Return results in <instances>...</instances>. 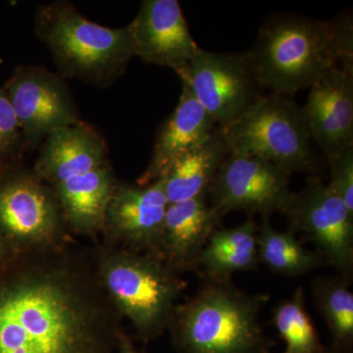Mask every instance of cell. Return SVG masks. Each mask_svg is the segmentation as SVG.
<instances>
[{
	"label": "cell",
	"instance_id": "1",
	"mask_svg": "<svg viewBox=\"0 0 353 353\" xmlns=\"http://www.w3.org/2000/svg\"><path fill=\"white\" fill-rule=\"evenodd\" d=\"M57 243L0 282V353H119L123 318L97 267Z\"/></svg>",
	"mask_w": 353,
	"mask_h": 353
},
{
	"label": "cell",
	"instance_id": "2",
	"mask_svg": "<svg viewBox=\"0 0 353 353\" xmlns=\"http://www.w3.org/2000/svg\"><path fill=\"white\" fill-rule=\"evenodd\" d=\"M350 17L330 21L283 14L262 26L245 52L253 78L271 94L310 88L336 66L353 72V29Z\"/></svg>",
	"mask_w": 353,
	"mask_h": 353
},
{
	"label": "cell",
	"instance_id": "3",
	"mask_svg": "<svg viewBox=\"0 0 353 353\" xmlns=\"http://www.w3.org/2000/svg\"><path fill=\"white\" fill-rule=\"evenodd\" d=\"M269 299L232 281L202 279L196 294L176 306L167 329L179 353H268L260 314Z\"/></svg>",
	"mask_w": 353,
	"mask_h": 353
},
{
	"label": "cell",
	"instance_id": "4",
	"mask_svg": "<svg viewBox=\"0 0 353 353\" xmlns=\"http://www.w3.org/2000/svg\"><path fill=\"white\" fill-rule=\"evenodd\" d=\"M36 29L65 76L97 87L115 82L134 57L129 26L97 24L67 2L41 6Z\"/></svg>",
	"mask_w": 353,
	"mask_h": 353
},
{
	"label": "cell",
	"instance_id": "5",
	"mask_svg": "<svg viewBox=\"0 0 353 353\" xmlns=\"http://www.w3.org/2000/svg\"><path fill=\"white\" fill-rule=\"evenodd\" d=\"M97 275L111 303L141 340H154L169 322L187 284L161 259L128 250H102Z\"/></svg>",
	"mask_w": 353,
	"mask_h": 353
},
{
	"label": "cell",
	"instance_id": "6",
	"mask_svg": "<svg viewBox=\"0 0 353 353\" xmlns=\"http://www.w3.org/2000/svg\"><path fill=\"white\" fill-rule=\"evenodd\" d=\"M217 129L229 155L260 158L290 174L315 168L313 141L303 108L284 95H262Z\"/></svg>",
	"mask_w": 353,
	"mask_h": 353
},
{
	"label": "cell",
	"instance_id": "7",
	"mask_svg": "<svg viewBox=\"0 0 353 353\" xmlns=\"http://www.w3.org/2000/svg\"><path fill=\"white\" fill-rule=\"evenodd\" d=\"M283 214L290 231L301 232L339 275L352 279L353 211L317 176H310L303 190L292 192Z\"/></svg>",
	"mask_w": 353,
	"mask_h": 353
},
{
	"label": "cell",
	"instance_id": "8",
	"mask_svg": "<svg viewBox=\"0 0 353 353\" xmlns=\"http://www.w3.org/2000/svg\"><path fill=\"white\" fill-rule=\"evenodd\" d=\"M176 75L217 126L238 117L263 95L245 53L213 52L199 48Z\"/></svg>",
	"mask_w": 353,
	"mask_h": 353
},
{
	"label": "cell",
	"instance_id": "9",
	"mask_svg": "<svg viewBox=\"0 0 353 353\" xmlns=\"http://www.w3.org/2000/svg\"><path fill=\"white\" fill-rule=\"evenodd\" d=\"M63 221L54 192L36 174L13 170L0 179V234L9 243L55 245Z\"/></svg>",
	"mask_w": 353,
	"mask_h": 353
},
{
	"label": "cell",
	"instance_id": "10",
	"mask_svg": "<svg viewBox=\"0 0 353 353\" xmlns=\"http://www.w3.org/2000/svg\"><path fill=\"white\" fill-rule=\"evenodd\" d=\"M290 175L260 158L228 155L209 190V204L221 217L231 211L283 214L292 196Z\"/></svg>",
	"mask_w": 353,
	"mask_h": 353
},
{
	"label": "cell",
	"instance_id": "11",
	"mask_svg": "<svg viewBox=\"0 0 353 353\" xmlns=\"http://www.w3.org/2000/svg\"><path fill=\"white\" fill-rule=\"evenodd\" d=\"M17 117L23 139L37 143L51 132L78 123L66 85L39 67H20L4 88Z\"/></svg>",
	"mask_w": 353,
	"mask_h": 353
},
{
	"label": "cell",
	"instance_id": "12",
	"mask_svg": "<svg viewBox=\"0 0 353 353\" xmlns=\"http://www.w3.org/2000/svg\"><path fill=\"white\" fill-rule=\"evenodd\" d=\"M168 205L161 180L145 185L117 183L106 208L102 232L126 246L125 250L159 259Z\"/></svg>",
	"mask_w": 353,
	"mask_h": 353
},
{
	"label": "cell",
	"instance_id": "13",
	"mask_svg": "<svg viewBox=\"0 0 353 353\" xmlns=\"http://www.w3.org/2000/svg\"><path fill=\"white\" fill-rule=\"evenodd\" d=\"M134 57L182 71L199 50L176 0H145L131 24Z\"/></svg>",
	"mask_w": 353,
	"mask_h": 353
},
{
	"label": "cell",
	"instance_id": "14",
	"mask_svg": "<svg viewBox=\"0 0 353 353\" xmlns=\"http://www.w3.org/2000/svg\"><path fill=\"white\" fill-rule=\"evenodd\" d=\"M301 108L311 138L327 159L353 148V72L329 70L310 88Z\"/></svg>",
	"mask_w": 353,
	"mask_h": 353
},
{
	"label": "cell",
	"instance_id": "15",
	"mask_svg": "<svg viewBox=\"0 0 353 353\" xmlns=\"http://www.w3.org/2000/svg\"><path fill=\"white\" fill-rule=\"evenodd\" d=\"M221 216L208 197L169 204L165 214L159 259L178 274L196 272L197 262Z\"/></svg>",
	"mask_w": 353,
	"mask_h": 353
},
{
	"label": "cell",
	"instance_id": "16",
	"mask_svg": "<svg viewBox=\"0 0 353 353\" xmlns=\"http://www.w3.org/2000/svg\"><path fill=\"white\" fill-rule=\"evenodd\" d=\"M216 128L215 121L183 85L178 104L158 132L152 159L138 185L161 180L179 158L204 143Z\"/></svg>",
	"mask_w": 353,
	"mask_h": 353
},
{
	"label": "cell",
	"instance_id": "17",
	"mask_svg": "<svg viewBox=\"0 0 353 353\" xmlns=\"http://www.w3.org/2000/svg\"><path fill=\"white\" fill-rule=\"evenodd\" d=\"M108 165L103 139L79 121L51 132L37 159V176L51 188L73 176Z\"/></svg>",
	"mask_w": 353,
	"mask_h": 353
},
{
	"label": "cell",
	"instance_id": "18",
	"mask_svg": "<svg viewBox=\"0 0 353 353\" xmlns=\"http://www.w3.org/2000/svg\"><path fill=\"white\" fill-rule=\"evenodd\" d=\"M116 183L110 166L105 165L51 189L65 222L76 233L94 236L102 232L104 215Z\"/></svg>",
	"mask_w": 353,
	"mask_h": 353
},
{
	"label": "cell",
	"instance_id": "19",
	"mask_svg": "<svg viewBox=\"0 0 353 353\" xmlns=\"http://www.w3.org/2000/svg\"><path fill=\"white\" fill-rule=\"evenodd\" d=\"M257 232L252 218L229 229L218 228L202 250L196 273L208 280L232 281L238 272L254 270L259 264Z\"/></svg>",
	"mask_w": 353,
	"mask_h": 353
},
{
	"label": "cell",
	"instance_id": "20",
	"mask_svg": "<svg viewBox=\"0 0 353 353\" xmlns=\"http://www.w3.org/2000/svg\"><path fill=\"white\" fill-rule=\"evenodd\" d=\"M229 155L217 128L201 145L185 153L161 179L169 204L208 197L221 165Z\"/></svg>",
	"mask_w": 353,
	"mask_h": 353
},
{
	"label": "cell",
	"instance_id": "21",
	"mask_svg": "<svg viewBox=\"0 0 353 353\" xmlns=\"http://www.w3.org/2000/svg\"><path fill=\"white\" fill-rule=\"evenodd\" d=\"M257 248L259 263L288 277L310 273L326 264L319 253L306 250L292 231L274 229L269 217H263L259 226Z\"/></svg>",
	"mask_w": 353,
	"mask_h": 353
},
{
	"label": "cell",
	"instance_id": "22",
	"mask_svg": "<svg viewBox=\"0 0 353 353\" xmlns=\"http://www.w3.org/2000/svg\"><path fill=\"white\" fill-rule=\"evenodd\" d=\"M352 280L341 275L321 276L311 284L315 305L328 325L334 345L347 353L353 343Z\"/></svg>",
	"mask_w": 353,
	"mask_h": 353
},
{
	"label": "cell",
	"instance_id": "23",
	"mask_svg": "<svg viewBox=\"0 0 353 353\" xmlns=\"http://www.w3.org/2000/svg\"><path fill=\"white\" fill-rule=\"evenodd\" d=\"M273 323L281 338L285 341L284 353H323L312 318L306 308L305 294L299 285L292 297L274 309Z\"/></svg>",
	"mask_w": 353,
	"mask_h": 353
},
{
	"label": "cell",
	"instance_id": "24",
	"mask_svg": "<svg viewBox=\"0 0 353 353\" xmlns=\"http://www.w3.org/2000/svg\"><path fill=\"white\" fill-rule=\"evenodd\" d=\"M22 141V132L11 102L4 88H0V166L17 154Z\"/></svg>",
	"mask_w": 353,
	"mask_h": 353
},
{
	"label": "cell",
	"instance_id": "25",
	"mask_svg": "<svg viewBox=\"0 0 353 353\" xmlns=\"http://www.w3.org/2000/svg\"><path fill=\"white\" fill-rule=\"evenodd\" d=\"M328 162L330 189L353 211V148L339 153Z\"/></svg>",
	"mask_w": 353,
	"mask_h": 353
},
{
	"label": "cell",
	"instance_id": "26",
	"mask_svg": "<svg viewBox=\"0 0 353 353\" xmlns=\"http://www.w3.org/2000/svg\"><path fill=\"white\" fill-rule=\"evenodd\" d=\"M119 353H141L139 352L138 350H134V347H132L131 343H130L128 338L124 339L123 340L122 343H121Z\"/></svg>",
	"mask_w": 353,
	"mask_h": 353
},
{
	"label": "cell",
	"instance_id": "27",
	"mask_svg": "<svg viewBox=\"0 0 353 353\" xmlns=\"http://www.w3.org/2000/svg\"><path fill=\"white\" fill-rule=\"evenodd\" d=\"M8 241L6 240L3 236L0 234V264L3 262V260L6 259V256L7 254V245H8Z\"/></svg>",
	"mask_w": 353,
	"mask_h": 353
},
{
	"label": "cell",
	"instance_id": "28",
	"mask_svg": "<svg viewBox=\"0 0 353 353\" xmlns=\"http://www.w3.org/2000/svg\"><path fill=\"white\" fill-rule=\"evenodd\" d=\"M323 353H330V352H327V350H325V352Z\"/></svg>",
	"mask_w": 353,
	"mask_h": 353
}]
</instances>
